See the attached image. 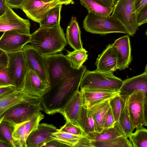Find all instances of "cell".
<instances>
[{"instance_id": "obj_22", "label": "cell", "mask_w": 147, "mask_h": 147, "mask_svg": "<svg viewBox=\"0 0 147 147\" xmlns=\"http://www.w3.org/2000/svg\"><path fill=\"white\" fill-rule=\"evenodd\" d=\"M110 99L98 103L88 109L94 121L95 131L100 132L104 129L105 118L110 107Z\"/></svg>"}, {"instance_id": "obj_13", "label": "cell", "mask_w": 147, "mask_h": 147, "mask_svg": "<svg viewBox=\"0 0 147 147\" xmlns=\"http://www.w3.org/2000/svg\"><path fill=\"white\" fill-rule=\"evenodd\" d=\"M30 41V34L14 30L6 31L0 38V49L7 53L19 51Z\"/></svg>"}, {"instance_id": "obj_32", "label": "cell", "mask_w": 147, "mask_h": 147, "mask_svg": "<svg viewBox=\"0 0 147 147\" xmlns=\"http://www.w3.org/2000/svg\"><path fill=\"white\" fill-rule=\"evenodd\" d=\"M51 137L68 147H76L82 136L60 131L58 129L57 131L51 134Z\"/></svg>"}, {"instance_id": "obj_44", "label": "cell", "mask_w": 147, "mask_h": 147, "mask_svg": "<svg viewBox=\"0 0 147 147\" xmlns=\"http://www.w3.org/2000/svg\"><path fill=\"white\" fill-rule=\"evenodd\" d=\"M24 0H8L6 3V5L11 8H19Z\"/></svg>"}, {"instance_id": "obj_27", "label": "cell", "mask_w": 147, "mask_h": 147, "mask_svg": "<svg viewBox=\"0 0 147 147\" xmlns=\"http://www.w3.org/2000/svg\"><path fill=\"white\" fill-rule=\"evenodd\" d=\"M62 5L59 4L50 10L39 23L40 26L51 27L60 25Z\"/></svg>"}, {"instance_id": "obj_10", "label": "cell", "mask_w": 147, "mask_h": 147, "mask_svg": "<svg viewBox=\"0 0 147 147\" xmlns=\"http://www.w3.org/2000/svg\"><path fill=\"white\" fill-rule=\"evenodd\" d=\"M22 50L28 70L34 71L44 83L50 86L43 56L30 45H25Z\"/></svg>"}, {"instance_id": "obj_33", "label": "cell", "mask_w": 147, "mask_h": 147, "mask_svg": "<svg viewBox=\"0 0 147 147\" xmlns=\"http://www.w3.org/2000/svg\"><path fill=\"white\" fill-rule=\"evenodd\" d=\"M126 98L119 94L109 100V106L115 122H118L120 115L125 105Z\"/></svg>"}, {"instance_id": "obj_4", "label": "cell", "mask_w": 147, "mask_h": 147, "mask_svg": "<svg viewBox=\"0 0 147 147\" xmlns=\"http://www.w3.org/2000/svg\"><path fill=\"white\" fill-rule=\"evenodd\" d=\"M83 27L86 31L92 34H105L120 33L128 35L122 24L111 15L103 17L88 13L83 20Z\"/></svg>"}, {"instance_id": "obj_19", "label": "cell", "mask_w": 147, "mask_h": 147, "mask_svg": "<svg viewBox=\"0 0 147 147\" xmlns=\"http://www.w3.org/2000/svg\"><path fill=\"white\" fill-rule=\"evenodd\" d=\"M119 94L127 97L134 92L140 90L147 94V71L146 65L144 71L140 74L123 81Z\"/></svg>"}, {"instance_id": "obj_49", "label": "cell", "mask_w": 147, "mask_h": 147, "mask_svg": "<svg viewBox=\"0 0 147 147\" xmlns=\"http://www.w3.org/2000/svg\"><path fill=\"white\" fill-rule=\"evenodd\" d=\"M45 3H49L55 0H42Z\"/></svg>"}, {"instance_id": "obj_12", "label": "cell", "mask_w": 147, "mask_h": 147, "mask_svg": "<svg viewBox=\"0 0 147 147\" xmlns=\"http://www.w3.org/2000/svg\"><path fill=\"white\" fill-rule=\"evenodd\" d=\"M60 4L58 0L45 3L42 0H24L20 9L32 20L39 23L51 9Z\"/></svg>"}, {"instance_id": "obj_21", "label": "cell", "mask_w": 147, "mask_h": 147, "mask_svg": "<svg viewBox=\"0 0 147 147\" xmlns=\"http://www.w3.org/2000/svg\"><path fill=\"white\" fill-rule=\"evenodd\" d=\"M117 57L112 44L107 45L98 55L95 64L96 70L105 73H111L117 69Z\"/></svg>"}, {"instance_id": "obj_5", "label": "cell", "mask_w": 147, "mask_h": 147, "mask_svg": "<svg viewBox=\"0 0 147 147\" xmlns=\"http://www.w3.org/2000/svg\"><path fill=\"white\" fill-rule=\"evenodd\" d=\"M123 82V81L114 76L113 73L86 69L81 79L80 87V90L97 89L119 90Z\"/></svg>"}, {"instance_id": "obj_46", "label": "cell", "mask_w": 147, "mask_h": 147, "mask_svg": "<svg viewBox=\"0 0 147 147\" xmlns=\"http://www.w3.org/2000/svg\"><path fill=\"white\" fill-rule=\"evenodd\" d=\"M7 6L3 0H0V16L5 12Z\"/></svg>"}, {"instance_id": "obj_26", "label": "cell", "mask_w": 147, "mask_h": 147, "mask_svg": "<svg viewBox=\"0 0 147 147\" xmlns=\"http://www.w3.org/2000/svg\"><path fill=\"white\" fill-rule=\"evenodd\" d=\"M90 140L91 147H133L131 142L124 135L105 141Z\"/></svg>"}, {"instance_id": "obj_39", "label": "cell", "mask_w": 147, "mask_h": 147, "mask_svg": "<svg viewBox=\"0 0 147 147\" xmlns=\"http://www.w3.org/2000/svg\"><path fill=\"white\" fill-rule=\"evenodd\" d=\"M138 26L147 22V5L138 13L137 18Z\"/></svg>"}, {"instance_id": "obj_50", "label": "cell", "mask_w": 147, "mask_h": 147, "mask_svg": "<svg viewBox=\"0 0 147 147\" xmlns=\"http://www.w3.org/2000/svg\"><path fill=\"white\" fill-rule=\"evenodd\" d=\"M6 3V2L8 0H3Z\"/></svg>"}, {"instance_id": "obj_29", "label": "cell", "mask_w": 147, "mask_h": 147, "mask_svg": "<svg viewBox=\"0 0 147 147\" xmlns=\"http://www.w3.org/2000/svg\"><path fill=\"white\" fill-rule=\"evenodd\" d=\"M78 123L86 135L90 132L95 131L93 118L88 110L83 105L80 111Z\"/></svg>"}, {"instance_id": "obj_34", "label": "cell", "mask_w": 147, "mask_h": 147, "mask_svg": "<svg viewBox=\"0 0 147 147\" xmlns=\"http://www.w3.org/2000/svg\"><path fill=\"white\" fill-rule=\"evenodd\" d=\"M13 126L9 122L0 120V139L10 144L12 147H16L12 137Z\"/></svg>"}, {"instance_id": "obj_17", "label": "cell", "mask_w": 147, "mask_h": 147, "mask_svg": "<svg viewBox=\"0 0 147 147\" xmlns=\"http://www.w3.org/2000/svg\"><path fill=\"white\" fill-rule=\"evenodd\" d=\"M83 105L88 109L94 105L119 94V90L84 89L80 90Z\"/></svg>"}, {"instance_id": "obj_24", "label": "cell", "mask_w": 147, "mask_h": 147, "mask_svg": "<svg viewBox=\"0 0 147 147\" xmlns=\"http://www.w3.org/2000/svg\"><path fill=\"white\" fill-rule=\"evenodd\" d=\"M123 135L118 122H116L113 127L104 129L100 132H90L86 136L89 139L94 141H105Z\"/></svg>"}, {"instance_id": "obj_6", "label": "cell", "mask_w": 147, "mask_h": 147, "mask_svg": "<svg viewBox=\"0 0 147 147\" xmlns=\"http://www.w3.org/2000/svg\"><path fill=\"white\" fill-rule=\"evenodd\" d=\"M135 0H117L114 6L111 15L117 18L127 30L128 35L133 36L138 30Z\"/></svg>"}, {"instance_id": "obj_23", "label": "cell", "mask_w": 147, "mask_h": 147, "mask_svg": "<svg viewBox=\"0 0 147 147\" xmlns=\"http://www.w3.org/2000/svg\"><path fill=\"white\" fill-rule=\"evenodd\" d=\"M81 32L76 17L72 16L67 26L66 34L67 42L74 50L83 49Z\"/></svg>"}, {"instance_id": "obj_41", "label": "cell", "mask_w": 147, "mask_h": 147, "mask_svg": "<svg viewBox=\"0 0 147 147\" xmlns=\"http://www.w3.org/2000/svg\"><path fill=\"white\" fill-rule=\"evenodd\" d=\"M16 90L15 86L13 85L0 87V98Z\"/></svg>"}, {"instance_id": "obj_48", "label": "cell", "mask_w": 147, "mask_h": 147, "mask_svg": "<svg viewBox=\"0 0 147 147\" xmlns=\"http://www.w3.org/2000/svg\"><path fill=\"white\" fill-rule=\"evenodd\" d=\"M73 0H58L59 3L62 5H67L70 4Z\"/></svg>"}, {"instance_id": "obj_11", "label": "cell", "mask_w": 147, "mask_h": 147, "mask_svg": "<svg viewBox=\"0 0 147 147\" xmlns=\"http://www.w3.org/2000/svg\"><path fill=\"white\" fill-rule=\"evenodd\" d=\"M30 26L29 20L19 16L8 6L5 12L0 16V32L14 30L30 34Z\"/></svg>"}, {"instance_id": "obj_43", "label": "cell", "mask_w": 147, "mask_h": 147, "mask_svg": "<svg viewBox=\"0 0 147 147\" xmlns=\"http://www.w3.org/2000/svg\"><path fill=\"white\" fill-rule=\"evenodd\" d=\"M147 5V0H135V7L137 13Z\"/></svg>"}, {"instance_id": "obj_37", "label": "cell", "mask_w": 147, "mask_h": 147, "mask_svg": "<svg viewBox=\"0 0 147 147\" xmlns=\"http://www.w3.org/2000/svg\"><path fill=\"white\" fill-rule=\"evenodd\" d=\"M9 85L13 86L9 77L7 68L0 69V87Z\"/></svg>"}, {"instance_id": "obj_36", "label": "cell", "mask_w": 147, "mask_h": 147, "mask_svg": "<svg viewBox=\"0 0 147 147\" xmlns=\"http://www.w3.org/2000/svg\"><path fill=\"white\" fill-rule=\"evenodd\" d=\"M58 130L80 136H84L86 135L80 127L67 121L65 125Z\"/></svg>"}, {"instance_id": "obj_42", "label": "cell", "mask_w": 147, "mask_h": 147, "mask_svg": "<svg viewBox=\"0 0 147 147\" xmlns=\"http://www.w3.org/2000/svg\"><path fill=\"white\" fill-rule=\"evenodd\" d=\"M68 147V146L54 139L47 142L43 146V147Z\"/></svg>"}, {"instance_id": "obj_20", "label": "cell", "mask_w": 147, "mask_h": 147, "mask_svg": "<svg viewBox=\"0 0 147 147\" xmlns=\"http://www.w3.org/2000/svg\"><path fill=\"white\" fill-rule=\"evenodd\" d=\"M82 106L81 93L80 90H78L75 94L59 113L63 116L66 121L79 126L78 120Z\"/></svg>"}, {"instance_id": "obj_7", "label": "cell", "mask_w": 147, "mask_h": 147, "mask_svg": "<svg viewBox=\"0 0 147 147\" xmlns=\"http://www.w3.org/2000/svg\"><path fill=\"white\" fill-rule=\"evenodd\" d=\"M126 103L134 129L141 125L147 126V94L140 90L135 91L127 97Z\"/></svg>"}, {"instance_id": "obj_25", "label": "cell", "mask_w": 147, "mask_h": 147, "mask_svg": "<svg viewBox=\"0 0 147 147\" xmlns=\"http://www.w3.org/2000/svg\"><path fill=\"white\" fill-rule=\"evenodd\" d=\"M82 5L86 8L88 13L96 15L107 17L111 15L114 9V6L107 7L97 0H79Z\"/></svg>"}, {"instance_id": "obj_16", "label": "cell", "mask_w": 147, "mask_h": 147, "mask_svg": "<svg viewBox=\"0 0 147 147\" xmlns=\"http://www.w3.org/2000/svg\"><path fill=\"white\" fill-rule=\"evenodd\" d=\"M50 88L35 72L31 70L27 71L22 91L33 97L42 98Z\"/></svg>"}, {"instance_id": "obj_47", "label": "cell", "mask_w": 147, "mask_h": 147, "mask_svg": "<svg viewBox=\"0 0 147 147\" xmlns=\"http://www.w3.org/2000/svg\"><path fill=\"white\" fill-rule=\"evenodd\" d=\"M12 147L8 143L3 141L0 139V147Z\"/></svg>"}, {"instance_id": "obj_40", "label": "cell", "mask_w": 147, "mask_h": 147, "mask_svg": "<svg viewBox=\"0 0 147 147\" xmlns=\"http://www.w3.org/2000/svg\"><path fill=\"white\" fill-rule=\"evenodd\" d=\"M8 57L7 53L0 49V69L7 68Z\"/></svg>"}, {"instance_id": "obj_30", "label": "cell", "mask_w": 147, "mask_h": 147, "mask_svg": "<svg viewBox=\"0 0 147 147\" xmlns=\"http://www.w3.org/2000/svg\"><path fill=\"white\" fill-rule=\"evenodd\" d=\"M136 128V131L128 137L133 147H147V129L142 125Z\"/></svg>"}, {"instance_id": "obj_35", "label": "cell", "mask_w": 147, "mask_h": 147, "mask_svg": "<svg viewBox=\"0 0 147 147\" xmlns=\"http://www.w3.org/2000/svg\"><path fill=\"white\" fill-rule=\"evenodd\" d=\"M24 122L13 126L12 137L16 147H26V142L27 137L24 129Z\"/></svg>"}, {"instance_id": "obj_2", "label": "cell", "mask_w": 147, "mask_h": 147, "mask_svg": "<svg viewBox=\"0 0 147 147\" xmlns=\"http://www.w3.org/2000/svg\"><path fill=\"white\" fill-rule=\"evenodd\" d=\"M31 46L42 56L61 52L67 42L60 25L51 27L40 26L31 35Z\"/></svg>"}, {"instance_id": "obj_31", "label": "cell", "mask_w": 147, "mask_h": 147, "mask_svg": "<svg viewBox=\"0 0 147 147\" xmlns=\"http://www.w3.org/2000/svg\"><path fill=\"white\" fill-rule=\"evenodd\" d=\"M118 123L123 134L126 137H128L134 129L130 118L126 100L125 107L119 116Z\"/></svg>"}, {"instance_id": "obj_9", "label": "cell", "mask_w": 147, "mask_h": 147, "mask_svg": "<svg viewBox=\"0 0 147 147\" xmlns=\"http://www.w3.org/2000/svg\"><path fill=\"white\" fill-rule=\"evenodd\" d=\"M7 53L8 57L7 69L9 77L16 90L22 91L25 75L28 70L24 56L22 50Z\"/></svg>"}, {"instance_id": "obj_15", "label": "cell", "mask_w": 147, "mask_h": 147, "mask_svg": "<svg viewBox=\"0 0 147 147\" xmlns=\"http://www.w3.org/2000/svg\"><path fill=\"white\" fill-rule=\"evenodd\" d=\"M112 45L117 57V69L121 70L128 67L132 59L128 35L116 39Z\"/></svg>"}, {"instance_id": "obj_45", "label": "cell", "mask_w": 147, "mask_h": 147, "mask_svg": "<svg viewBox=\"0 0 147 147\" xmlns=\"http://www.w3.org/2000/svg\"><path fill=\"white\" fill-rule=\"evenodd\" d=\"M105 6L108 7H113L116 2V0H97Z\"/></svg>"}, {"instance_id": "obj_3", "label": "cell", "mask_w": 147, "mask_h": 147, "mask_svg": "<svg viewBox=\"0 0 147 147\" xmlns=\"http://www.w3.org/2000/svg\"><path fill=\"white\" fill-rule=\"evenodd\" d=\"M50 87L64 81L77 70L73 68L66 55L55 53L43 56Z\"/></svg>"}, {"instance_id": "obj_1", "label": "cell", "mask_w": 147, "mask_h": 147, "mask_svg": "<svg viewBox=\"0 0 147 147\" xmlns=\"http://www.w3.org/2000/svg\"><path fill=\"white\" fill-rule=\"evenodd\" d=\"M86 69V66L82 65L63 82L51 87L42 98L43 111L49 115L59 113L79 90L81 79Z\"/></svg>"}, {"instance_id": "obj_28", "label": "cell", "mask_w": 147, "mask_h": 147, "mask_svg": "<svg viewBox=\"0 0 147 147\" xmlns=\"http://www.w3.org/2000/svg\"><path fill=\"white\" fill-rule=\"evenodd\" d=\"M67 51L66 56L71 66L74 69L79 70L88 59V51L84 48L81 50H74L72 51Z\"/></svg>"}, {"instance_id": "obj_14", "label": "cell", "mask_w": 147, "mask_h": 147, "mask_svg": "<svg viewBox=\"0 0 147 147\" xmlns=\"http://www.w3.org/2000/svg\"><path fill=\"white\" fill-rule=\"evenodd\" d=\"M52 124L39 123L37 128L28 136L26 140V147H42L47 142L53 139L52 133L57 130Z\"/></svg>"}, {"instance_id": "obj_38", "label": "cell", "mask_w": 147, "mask_h": 147, "mask_svg": "<svg viewBox=\"0 0 147 147\" xmlns=\"http://www.w3.org/2000/svg\"><path fill=\"white\" fill-rule=\"evenodd\" d=\"M115 122L111 108L110 107L105 118L103 126L104 129L108 128L113 127Z\"/></svg>"}, {"instance_id": "obj_18", "label": "cell", "mask_w": 147, "mask_h": 147, "mask_svg": "<svg viewBox=\"0 0 147 147\" xmlns=\"http://www.w3.org/2000/svg\"><path fill=\"white\" fill-rule=\"evenodd\" d=\"M31 96L23 91H15L0 98V117L12 107L24 102H36L42 100Z\"/></svg>"}, {"instance_id": "obj_8", "label": "cell", "mask_w": 147, "mask_h": 147, "mask_svg": "<svg viewBox=\"0 0 147 147\" xmlns=\"http://www.w3.org/2000/svg\"><path fill=\"white\" fill-rule=\"evenodd\" d=\"M41 111H43L41 100L22 103L8 110L0 117V120L7 121L13 126L30 119Z\"/></svg>"}]
</instances>
